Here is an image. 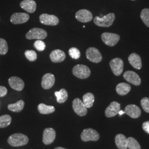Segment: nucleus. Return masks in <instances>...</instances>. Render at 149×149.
<instances>
[{
	"instance_id": "obj_1",
	"label": "nucleus",
	"mask_w": 149,
	"mask_h": 149,
	"mask_svg": "<svg viewBox=\"0 0 149 149\" xmlns=\"http://www.w3.org/2000/svg\"><path fill=\"white\" fill-rule=\"evenodd\" d=\"M7 141L12 146L18 147L27 145L29 142V139L24 134L16 133L10 136Z\"/></svg>"
},
{
	"instance_id": "obj_2",
	"label": "nucleus",
	"mask_w": 149,
	"mask_h": 149,
	"mask_svg": "<svg viewBox=\"0 0 149 149\" xmlns=\"http://www.w3.org/2000/svg\"><path fill=\"white\" fill-rule=\"evenodd\" d=\"M116 16L113 13H110L102 17L96 16L95 17L94 23L101 27H109L113 24L115 20Z\"/></svg>"
},
{
	"instance_id": "obj_3",
	"label": "nucleus",
	"mask_w": 149,
	"mask_h": 149,
	"mask_svg": "<svg viewBox=\"0 0 149 149\" xmlns=\"http://www.w3.org/2000/svg\"><path fill=\"white\" fill-rule=\"evenodd\" d=\"M72 74L80 79H86L90 77L91 70L88 67L84 65H75L72 69Z\"/></svg>"
},
{
	"instance_id": "obj_4",
	"label": "nucleus",
	"mask_w": 149,
	"mask_h": 149,
	"mask_svg": "<svg viewBox=\"0 0 149 149\" xmlns=\"http://www.w3.org/2000/svg\"><path fill=\"white\" fill-rule=\"evenodd\" d=\"M47 32L44 29L39 28H33L27 32L26 35V37L29 40H43L47 38Z\"/></svg>"
},
{
	"instance_id": "obj_5",
	"label": "nucleus",
	"mask_w": 149,
	"mask_h": 149,
	"mask_svg": "<svg viewBox=\"0 0 149 149\" xmlns=\"http://www.w3.org/2000/svg\"><path fill=\"white\" fill-rule=\"evenodd\" d=\"M81 138L85 142L89 141H96L100 139V134L95 130L92 128H88L84 130L81 133Z\"/></svg>"
},
{
	"instance_id": "obj_6",
	"label": "nucleus",
	"mask_w": 149,
	"mask_h": 149,
	"mask_svg": "<svg viewBox=\"0 0 149 149\" xmlns=\"http://www.w3.org/2000/svg\"><path fill=\"white\" fill-rule=\"evenodd\" d=\"M103 42L109 47H114L120 40V36L115 33H103L101 35Z\"/></svg>"
},
{
	"instance_id": "obj_7",
	"label": "nucleus",
	"mask_w": 149,
	"mask_h": 149,
	"mask_svg": "<svg viewBox=\"0 0 149 149\" xmlns=\"http://www.w3.org/2000/svg\"><path fill=\"white\" fill-rule=\"evenodd\" d=\"M86 58L94 63H99L102 60V56L100 52L96 48H88L86 52Z\"/></svg>"
},
{
	"instance_id": "obj_8",
	"label": "nucleus",
	"mask_w": 149,
	"mask_h": 149,
	"mask_svg": "<svg viewBox=\"0 0 149 149\" xmlns=\"http://www.w3.org/2000/svg\"><path fill=\"white\" fill-rule=\"evenodd\" d=\"M72 108L74 112L80 117L85 116L87 113V108L83 101L76 98L72 102Z\"/></svg>"
},
{
	"instance_id": "obj_9",
	"label": "nucleus",
	"mask_w": 149,
	"mask_h": 149,
	"mask_svg": "<svg viewBox=\"0 0 149 149\" xmlns=\"http://www.w3.org/2000/svg\"><path fill=\"white\" fill-rule=\"evenodd\" d=\"M40 22L47 26H55L59 24V18L53 15H48L47 13L42 14L39 17Z\"/></svg>"
},
{
	"instance_id": "obj_10",
	"label": "nucleus",
	"mask_w": 149,
	"mask_h": 149,
	"mask_svg": "<svg viewBox=\"0 0 149 149\" xmlns=\"http://www.w3.org/2000/svg\"><path fill=\"white\" fill-rule=\"evenodd\" d=\"M109 65L112 72L116 76H118L122 74L124 66V63L122 59L118 58L112 59L109 63Z\"/></svg>"
},
{
	"instance_id": "obj_11",
	"label": "nucleus",
	"mask_w": 149,
	"mask_h": 149,
	"mask_svg": "<svg viewBox=\"0 0 149 149\" xmlns=\"http://www.w3.org/2000/svg\"><path fill=\"white\" fill-rule=\"evenodd\" d=\"M75 17L78 21L82 23H87L92 20L93 15L90 11L85 9H82L76 13Z\"/></svg>"
},
{
	"instance_id": "obj_12",
	"label": "nucleus",
	"mask_w": 149,
	"mask_h": 149,
	"mask_svg": "<svg viewBox=\"0 0 149 149\" xmlns=\"http://www.w3.org/2000/svg\"><path fill=\"white\" fill-rule=\"evenodd\" d=\"M29 18L30 17L28 13L17 12L12 15L10 21L13 24H20L28 21Z\"/></svg>"
},
{
	"instance_id": "obj_13",
	"label": "nucleus",
	"mask_w": 149,
	"mask_h": 149,
	"mask_svg": "<svg viewBox=\"0 0 149 149\" xmlns=\"http://www.w3.org/2000/svg\"><path fill=\"white\" fill-rule=\"evenodd\" d=\"M124 79L127 82L135 86L141 84V79L138 74L133 71H127L123 74Z\"/></svg>"
},
{
	"instance_id": "obj_14",
	"label": "nucleus",
	"mask_w": 149,
	"mask_h": 149,
	"mask_svg": "<svg viewBox=\"0 0 149 149\" xmlns=\"http://www.w3.org/2000/svg\"><path fill=\"white\" fill-rule=\"evenodd\" d=\"M56 132L53 128H46L43 132V142L45 145H50L54 141Z\"/></svg>"
},
{
	"instance_id": "obj_15",
	"label": "nucleus",
	"mask_w": 149,
	"mask_h": 149,
	"mask_svg": "<svg viewBox=\"0 0 149 149\" xmlns=\"http://www.w3.org/2000/svg\"><path fill=\"white\" fill-rule=\"evenodd\" d=\"M120 111V104L117 102H112L105 111L107 117L111 118L116 116Z\"/></svg>"
},
{
	"instance_id": "obj_16",
	"label": "nucleus",
	"mask_w": 149,
	"mask_h": 149,
	"mask_svg": "<svg viewBox=\"0 0 149 149\" xmlns=\"http://www.w3.org/2000/svg\"><path fill=\"white\" fill-rule=\"evenodd\" d=\"M8 83L12 88L17 91H21L24 87V81L18 77H11L8 79Z\"/></svg>"
},
{
	"instance_id": "obj_17",
	"label": "nucleus",
	"mask_w": 149,
	"mask_h": 149,
	"mask_svg": "<svg viewBox=\"0 0 149 149\" xmlns=\"http://www.w3.org/2000/svg\"><path fill=\"white\" fill-rule=\"evenodd\" d=\"M55 81V78L54 75L50 73H48L43 76L41 85L44 89L49 90L53 86Z\"/></svg>"
},
{
	"instance_id": "obj_18",
	"label": "nucleus",
	"mask_w": 149,
	"mask_h": 149,
	"mask_svg": "<svg viewBox=\"0 0 149 149\" xmlns=\"http://www.w3.org/2000/svg\"><path fill=\"white\" fill-rule=\"evenodd\" d=\"M141 110L135 104H129L125 108V113L134 119L138 118L141 115Z\"/></svg>"
},
{
	"instance_id": "obj_19",
	"label": "nucleus",
	"mask_w": 149,
	"mask_h": 149,
	"mask_svg": "<svg viewBox=\"0 0 149 149\" xmlns=\"http://www.w3.org/2000/svg\"><path fill=\"white\" fill-rule=\"evenodd\" d=\"M20 7L29 13L35 12L37 9V3L34 0H23L20 3Z\"/></svg>"
},
{
	"instance_id": "obj_20",
	"label": "nucleus",
	"mask_w": 149,
	"mask_h": 149,
	"mask_svg": "<svg viewBox=\"0 0 149 149\" xmlns=\"http://www.w3.org/2000/svg\"><path fill=\"white\" fill-rule=\"evenodd\" d=\"M65 58L66 54L64 51L60 49L54 50L50 54V59L52 62L55 63H61L64 61Z\"/></svg>"
},
{
	"instance_id": "obj_21",
	"label": "nucleus",
	"mask_w": 149,
	"mask_h": 149,
	"mask_svg": "<svg viewBox=\"0 0 149 149\" xmlns=\"http://www.w3.org/2000/svg\"><path fill=\"white\" fill-rule=\"evenodd\" d=\"M128 61L134 69L140 70L142 68V63L140 56L136 53L131 54L128 57Z\"/></svg>"
},
{
	"instance_id": "obj_22",
	"label": "nucleus",
	"mask_w": 149,
	"mask_h": 149,
	"mask_svg": "<svg viewBox=\"0 0 149 149\" xmlns=\"http://www.w3.org/2000/svg\"><path fill=\"white\" fill-rule=\"evenodd\" d=\"M115 143L118 149H127V139L124 135L119 134L116 135L115 138Z\"/></svg>"
},
{
	"instance_id": "obj_23",
	"label": "nucleus",
	"mask_w": 149,
	"mask_h": 149,
	"mask_svg": "<svg viewBox=\"0 0 149 149\" xmlns=\"http://www.w3.org/2000/svg\"><path fill=\"white\" fill-rule=\"evenodd\" d=\"M131 90V86L127 83L122 82L118 84L116 86V91L118 94L120 96L127 95Z\"/></svg>"
},
{
	"instance_id": "obj_24",
	"label": "nucleus",
	"mask_w": 149,
	"mask_h": 149,
	"mask_svg": "<svg viewBox=\"0 0 149 149\" xmlns=\"http://www.w3.org/2000/svg\"><path fill=\"white\" fill-rule=\"evenodd\" d=\"M55 95L56 97V101L59 103H63L68 98V93L64 88L61 89L59 91H56Z\"/></svg>"
},
{
	"instance_id": "obj_25",
	"label": "nucleus",
	"mask_w": 149,
	"mask_h": 149,
	"mask_svg": "<svg viewBox=\"0 0 149 149\" xmlns=\"http://www.w3.org/2000/svg\"><path fill=\"white\" fill-rule=\"evenodd\" d=\"M25 103L23 100H19L17 102L15 103L10 104L8 105V109L12 112H21L23 109L24 107Z\"/></svg>"
},
{
	"instance_id": "obj_26",
	"label": "nucleus",
	"mask_w": 149,
	"mask_h": 149,
	"mask_svg": "<svg viewBox=\"0 0 149 149\" xmlns=\"http://www.w3.org/2000/svg\"><path fill=\"white\" fill-rule=\"evenodd\" d=\"M38 111L42 114H49L55 112V108L52 106H47L44 103H40L38 106Z\"/></svg>"
},
{
	"instance_id": "obj_27",
	"label": "nucleus",
	"mask_w": 149,
	"mask_h": 149,
	"mask_svg": "<svg viewBox=\"0 0 149 149\" xmlns=\"http://www.w3.org/2000/svg\"><path fill=\"white\" fill-rule=\"evenodd\" d=\"M95 102V96L92 93H87L83 96V102L87 108L93 106Z\"/></svg>"
},
{
	"instance_id": "obj_28",
	"label": "nucleus",
	"mask_w": 149,
	"mask_h": 149,
	"mask_svg": "<svg viewBox=\"0 0 149 149\" xmlns=\"http://www.w3.org/2000/svg\"><path fill=\"white\" fill-rule=\"evenodd\" d=\"M12 122V118L8 114L0 116V128H4L10 125Z\"/></svg>"
},
{
	"instance_id": "obj_29",
	"label": "nucleus",
	"mask_w": 149,
	"mask_h": 149,
	"mask_svg": "<svg viewBox=\"0 0 149 149\" xmlns=\"http://www.w3.org/2000/svg\"><path fill=\"white\" fill-rule=\"evenodd\" d=\"M127 145L129 149H141V146L138 141L132 137L127 139Z\"/></svg>"
},
{
	"instance_id": "obj_30",
	"label": "nucleus",
	"mask_w": 149,
	"mask_h": 149,
	"mask_svg": "<svg viewBox=\"0 0 149 149\" xmlns=\"http://www.w3.org/2000/svg\"><path fill=\"white\" fill-rule=\"evenodd\" d=\"M140 18L144 24L149 27V8H144L141 11Z\"/></svg>"
},
{
	"instance_id": "obj_31",
	"label": "nucleus",
	"mask_w": 149,
	"mask_h": 149,
	"mask_svg": "<svg viewBox=\"0 0 149 149\" xmlns=\"http://www.w3.org/2000/svg\"><path fill=\"white\" fill-rule=\"evenodd\" d=\"M8 50V47L6 40L3 38H0V55H5L7 53Z\"/></svg>"
},
{
	"instance_id": "obj_32",
	"label": "nucleus",
	"mask_w": 149,
	"mask_h": 149,
	"mask_svg": "<svg viewBox=\"0 0 149 149\" xmlns=\"http://www.w3.org/2000/svg\"><path fill=\"white\" fill-rule=\"evenodd\" d=\"M69 54L71 58L75 60L79 59L81 56L80 50L75 47H72L69 50Z\"/></svg>"
},
{
	"instance_id": "obj_33",
	"label": "nucleus",
	"mask_w": 149,
	"mask_h": 149,
	"mask_svg": "<svg viewBox=\"0 0 149 149\" xmlns=\"http://www.w3.org/2000/svg\"><path fill=\"white\" fill-rule=\"evenodd\" d=\"M25 56L29 61H34L37 59V54L36 52L32 50H26L24 53Z\"/></svg>"
},
{
	"instance_id": "obj_34",
	"label": "nucleus",
	"mask_w": 149,
	"mask_h": 149,
	"mask_svg": "<svg viewBox=\"0 0 149 149\" xmlns=\"http://www.w3.org/2000/svg\"><path fill=\"white\" fill-rule=\"evenodd\" d=\"M34 47L38 51L42 52L46 48V45L42 40H37L34 43Z\"/></svg>"
},
{
	"instance_id": "obj_35",
	"label": "nucleus",
	"mask_w": 149,
	"mask_h": 149,
	"mask_svg": "<svg viewBox=\"0 0 149 149\" xmlns=\"http://www.w3.org/2000/svg\"><path fill=\"white\" fill-rule=\"evenodd\" d=\"M140 103L144 111L149 113V98L144 97L141 100Z\"/></svg>"
},
{
	"instance_id": "obj_36",
	"label": "nucleus",
	"mask_w": 149,
	"mask_h": 149,
	"mask_svg": "<svg viewBox=\"0 0 149 149\" xmlns=\"http://www.w3.org/2000/svg\"><path fill=\"white\" fill-rule=\"evenodd\" d=\"M7 89L5 86H0V97L5 96L7 93Z\"/></svg>"
},
{
	"instance_id": "obj_37",
	"label": "nucleus",
	"mask_w": 149,
	"mask_h": 149,
	"mask_svg": "<svg viewBox=\"0 0 149 149\" xmlns=\"http://www.w3.org/2000/svg\"><path fill=\"white\" fill-rule=\"evenodd\" d=\"M143 129L146 133L149 134V121L143 123Z\"/></svg>"
},
{
	"instance_id": "obj_38",
	"label": "nucleus",
	"mask_w": 149,
	"mask_h": 149,
	"mask_svg": "<svg viewBox=\"0 0 149 149\" xmlns=\"http://www.w3.org/2000/svg\"><path fill=\"white\" fill-rule=\"evenodd\" d=\"M124 113H125V112H123V111H120L119 112V113H118V114H119L120 116H122Z\"/></svg>"
},
{
	"instance_id": "obj_39",
	"label": "nucleus",
	"mask_w": 149,
	"mask_h": 149,
	"mask_svg": "<svg viewBox=\"0 0 149 149\" xmlns=\"http://www.w3.org/2000/svg\"><path fill=\"white\" fill-rule=\"evenodd\" d=\"M54 149H65V148H62V147H56V148H55Z\"/></svg>"
},
{
	"instance_id": "obj_40",
	"label": "nucleus",
	"mask_w": 149,
	"mask_h": 149,
	"mask_svg": "<svg viewBox=\"0 0 149 149\" xmlns=\"http://www.w3.org/2000/svg\"><path fill=\"white\" fill-rule=\"evenodd\" d=\"M131 1H135V0H131Z\"/></svg>"
},
{
	"instance_id": "obj_41",
	"label": "nucleus",
	"mask_w": 149,
	"mask_h": 149,
	"mask_svg": "<svg viewBox=\"0 0 149 149\" xmlns=\"http://www.w3.org/2000/svg\"></svg>"
}]
</instances>
